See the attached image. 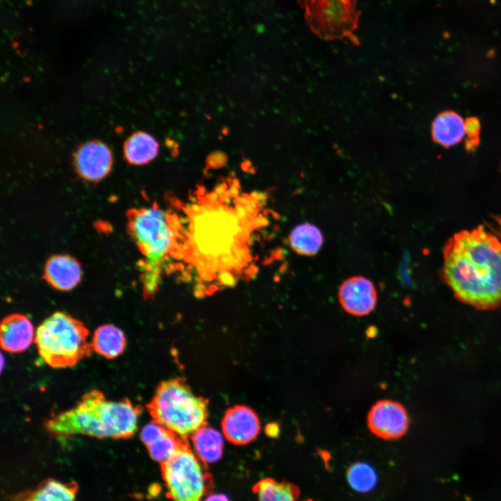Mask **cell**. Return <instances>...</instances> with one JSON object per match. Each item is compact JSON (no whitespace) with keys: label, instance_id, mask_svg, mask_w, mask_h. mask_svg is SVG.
<instances>
[{"label":"cell","instance_id":"6","mask_svg":"<svg viewBox=\"0 0 501 501\" xmlns=\"http://www.w3.org/2000/svg\"><path fill=\"white\" fill-rule=\"evenodd\" d=\"M89 331L79 319L63 312H55L38 327L34 342L42 360L53 368L74 366L90 356L93 349Z\"/></svg>","mask_w":501,"mask_h":501},{"label":"cell","instance_id":"4","mask_svg":"<svg viewBox=\"0 0 501 501\" xmlns=\"http://www.w3.org/2000/svg\"><path fill=\"white\" fill-rule=\"evenodd\" d=\"M142 408L129 399L108 400L97 389L84 394L73 408L47 420L46 430L59 437L85 435L97 438H129L137 431Z\"/></svg>","mask_w":501,"mask_h":501},{"label":"cell","instance_id":"2","mask_svg":"<svg viewBox=\"0 0 501 501\" xmlns=\"http://www.w3.org/2000/svg\"><path fill=\"white\" fill-rule=\"evenodd\" d=\"M441 276L461 302L501 307V242L482 226L456 233L445 244Z\"/></svg>","mask_w":501,"mask_h":501},{"label":"cell","instance_id":"24","mask_svg":"<svg viewBox=\"0 0 501 501\" xmlns=\"http://www.w3.org/2000/svg\"><path fill=\"white\" fill-rule=\"evenodd\" d=\"M480 122L475 117L468 118L465 122V133L468 138L466 147L468 150H475L479 143Z\"/></svg>","mask_w":501,"mask_h":501},{"label":"cell","instance_id":"25","mask_svg":"<svg viewBox=\"0 0 501 501\" xmlns=\"http://www.w3.org/2000/svg\"><path fill=\"white\" fill-rule=\"evenodd\" d=\"M227 157L221 152H216L207 159V164L211 168H218L225 164Z\"/></svg>","mask_w":501,"mask_h":501},{"label":"cell","instance_id":"8","mask_svg":"<svg viewBox=\"0 0 501 501\" xmlns=\"http://www.w3.org/2000/svg\"><path fill=\"white\" fill-rule=\"evenodd\" d=\"M307 24L319 38H348L355 44L360 12L356 0H299Z\"/></svg>","mask_w":501,"mask_h":501},{"label":"cell","instance_id":"9","mask_svg":"<svg viewBox=\"0 0 501 501\" xmlns=\"http://www.w3.org/2000/svg\"><path fill=\"white\" fill-rule=\"evenodd\" d=\"M409 422V416L404 406L392 400L377 401L367 415V426L370 431L385 440L397 439L404 436Z\"/></svg>","mask_w":501,"mask_h":501},{"label":"cell","instance_id":"17","mask_svg":"<svg viewBox=\"0 0 501 501\" xmlns=\"http://www.w3.org/2000/svg\"><path fill=\"white\" fill-rule=\"evenodd\" d=\"M93 351L108 359H113L121 355L127 342L124 333L112 324H104L94 332L91 340Z\"/></svg>","mask_w":501,"mask_h":501},{"label":"cell","instance_id":"12","mask_svg":"<svg viewBox=\"0 0 501 501\" xmlns=\"http://www.w3.org/2000/svg\"><path fill=\"white\" fill-rule=\"evenodd\" d=\"M35 333L29 317L21 313L6 316L0 325V344L9 353H21L29 348Z\"/></svg>","mask_w":501,"mask_h":501},{"label":"cell","instance_id":"18","mask_svg":"<svg viewBox=\"0 0 501 501\" xmlns=\"http://www.w3.org/2000/svg\"><path fill=\"white\" fill-rule=\"evenodd\" d=\"M431 134L434 141L445 147L458 143L465 134V122L454 111H444L434 120Z\"/></svg>","mask_w":501,"mask_h":501},{"label":"cell","instance_id":"11","mask_svg":"<svg viewBox=\"0 0 501 501\" xmlns=\"http://www.w3.org/2000/svg\"><path fill=\"white\" fill-rule=\"evenodd\" d=\"M222 430L228 440L235 445H245L253 441L259 434L260 422L250 408L236 405L225 412Z\"/></svg>","mask_w":501,"mask_h":501},{"label":"cell","instance_id":"20","mask_svg":"<svg viewBox=\"0 0 501 501\" xmlns=\"http://www.w3.org/2000/svg\"><path fill=\"white\" fill-rule=\"evenodd\" d=\"M323 241L320 230L308 223L296 226L289 237L291 248L299 255L305 256L315 255L321 248Z\"/></svg>","mask_w":501,"mask_h":501},{"label":"cell","instance_id":"19","mask_svg":"<svg viewBox=\"0 0 501 501\" xmlns=\"http://www.w3.org/2000/svg\"><path fill=\"white\" fill-rule=\"evenodd\" d=\"M256 501H312L300 500V491L292 484L271 478L259 481L253 488Z\"/></svg>","mask_w":501,"mask_h":501},{"label":"cell","instance_id":"1","mask_svg":"<svg viewBox=\"0 0 501 501\" xmlns=\"http://www.w3.org/2000/svg\"><path fill=\"white\" fill-rule=\"evenodd\" d=\"M218 196L216 192L210 193L207 201L193 205L184 255L204 279L213 274L219 281L236 278L233 272L249 258L246 241L252 225L244 207L249 198H239V203L231 207L220 202Z\"/></svg>","mask_w":501,"mask_h":501},{"label":"cell","instance_id":"21","mask_svg":"<svg viewBox=\"0 0 501 501\" xmlns=\"http://www.w3.org/2000/svg\"><path fill=\"white\" fill-rule=\"evenodd\" d=\"M159 145L151 135L145 132L133 134L125 145L127 159L136 165L145 164L155 158Z\"/></svg>","mask_w":501,"mask_h":501},{"label":"cell","instance_id":"23","mask_svg":"<svg viewBox=\"0 0 501 501\" xmlns=\"http://www.w3.org/2000/svg\"><path fill=\"white\" fill-rule=\"evenodd\" d=\"M347 479L352 488L365 493L373 488L377 477L374 470L369 465L358 462L349 468Z\"/></svg>","mask_w":501,"mask_h":501},{"label":"cell","instance_id":"15","mask_svg":"<svg viewBox=\"0 0 501 501\" xmlns=\"http://www.w3.org/2000/svg\"><path fill=\"white\" fill-rule=\"evenodd\" d=\"M43 278L54 288L68 291L75 287L81 279L79 262L67 255H54L46 262Z\"/></svg>","mask_w":501,"mask_h":501},{"label":"cell","instance_id":"28","mask_svg":"<svg viewBox=\"0 0 501 501\" xmlns=\"http://www.w3.org/2000/svg\"><path fill=\"white\" fill-rule=\"evenodd\" d=\"M13 501H32L27 491L22 493L21 495H17V497Z\"/></svg>","mask_w":501,"mask_h":501},{"label":"cell","instance_id":"26","mask_svg":"<svg viewBox=\"0 0 501 501\" xmlns=\"http://www.w3.org/2000/svg\"><path fill=\"white\" fill-rule=\"evenodd\" d=\"M202 501H230L228 498L221 493L210 494L202 500Z\"/></svg>","mask_w":501,"mask_h":501},{"label":"cell","instance_id":"16","mask_svg":"<svg viewBox=\"0 0 501 501\" xmlns=\"http://www.w3.org/2000/svg\"><path fill=\"white\" fill-rule=\"evenodd\" d=\"M191 441L194 453L205 465L216 462L222 456L223 438L216 429L205 425L191 434Z\"/></svg>","mask_w":501,"mask_h":501},{"label":"cell","instance_id":"14","mask_svg":"<svg viewBox=\"0 0 501 501\" xmlns=\"http://www.w3.org/2000/svg\"><path fill=\"white\" fill-rule=\"evenodd\" d=\"M76 166L79 174L89 181H98L111 170L112 157L104 144L93 141L81 146L76 155Z\"/></svg>","mask_w":501,"mask_h":501},{"label":"cell","instance_id":"7","mask_svg":"<svg viewBox=\"0 0 501 501\" xmlns=\"http://www.w3.org/2000/svg\"><path fill=\"white\" fill-rule=\"evenodd\" d=\"M204 463L185 443L161 464L168 495L173 501H202L212 488Z\"/></svg>","mask_w":501,"mask_h":501},{"label":"cell","instance_id":"13","mask_svg":"<svg viewBox=\"0 0 501 501\" xmlns=\"http://www.w3.org/2000/svg\"><path fill=\"white\" fill-rule=\"evenodd\" d=\"M140 438L150 457L161 464L168 460L187 442L186 439L154 421L143 427Z\"/></svg>","mask_w":501,"mask_h":501},{"label":"cell","instance_id":"27","mask_svg":"<svg viewBox=\"0 0 501 501\" xmlns=\"http://www.w3.org/2000/svg\"><path fill=\"white\" fill-rule=\"evenodd\" d=\"M271 427H269V426H268L267 427V433L268 435L271 436V437H274L275 436H277V434H278V425L274 424H271Z\"/></svg>","mask_w":501,"mask_h":501},{"label":"cell","instance_id":"10","mask_svg":"<svg viewBox=\"0 0 501 501\" xmlns=\"http://www.w3.org/2000/svg\"><path fill=\"white\" fill-rule=\"evenodd\" d=\"M339 301L343 309L354 316H365L375 308L377 294L373 283L363 276H353L340 287Z\"/></svg>","mask_w":501,"mask_h":501},{"label":"cell","instance_id":"3","mask_svg":"<svg viewBox=\"0 0 501 501\" xmlns=\"http://www.w3.org/2000/svg\"><path fill=\"white\" fill-rule=\"evenodd\" d=\"M126 218L128 234L143 255L138 262L140 278L143 294L150 299L156 293L170 259L178 256L180 250L184 252L179 244L184 236L177 218L157 203L131 208Z\"/></svg>","mask_w":501,"mask_h":501},{"label":"cell","instance_id":"5","mask_svg":"<svg viewBox=\"0 0 501 501\" xmlns=\"http://www.w3.org/2000/svg\"><path fill=\"white\" fill-rule=\"evenodd\" d=\"M146 407L154 421L185 439L208 417L207 401L180 378L162 381Z\"/></svg>","mask_w":501,"mask_h":501},{"label":"cell","instance_id":"22","mask_svg":"<svg viewBox=\"0 0 501 501\" xmlns=\"http://www.w3.org/2000/svg\"><path fill=\"white\" fill-rule=\"evenodd\" d=\"M76 484L49 479L35 489L27 491L32 501H75Z\"/></svg>","mask_w":501,"mask_h":501}]
</instances>
